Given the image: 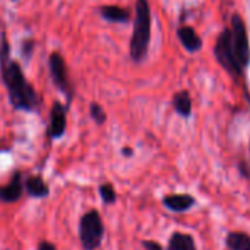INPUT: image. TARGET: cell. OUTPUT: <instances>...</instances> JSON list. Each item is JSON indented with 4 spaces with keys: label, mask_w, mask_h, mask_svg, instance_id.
Wrapping results in <instances>:
<instances>
[{
    "label": "cell",
    "mask_w": 250,
    "mask_h": 250,
    "mask_svg": "<svg viewBox=\"0 0 250 250\" xmlns=\"http://www.w3.org/2000/svg\"><path fill=\"white\" fill-rule=\"evenodd\" d=\"M122 154H123L126 158H129V157H132V155H133V149H132V148H129V146H125V148L122 149Z\"/></svg>",
    "instance_id": "obj_21"
},
{
    "label": "cell",
    "mask_w": 250,
    "mask_h": 250,
    "mask_svg": "<svg viewBox=\"0 0 250 250\" xmlns=\"http://www.w3.org/2000/svg\"><path fill=\"white\" fill-rule=\"evenodd\" d=\"M151 41V7L148 0H136L133 32L129 44L130 57L133 62H142L149 48Z\"/></svg>",
    "instance_id": "obj_2"
},
{
    "label": "cell",
    "mask_w": 250,
    "mask_h": 250,
    "mask_svg": "<svg viewBox=\"0 0 250 250\" xmlns=\"http://www.w3.org/2000/svg\"><path fill=\"white\" fill-rule=\"evenodd\" d=\"M34 48H35V41L32 38H25L22 41V47H21V51H22V56L29 60L34 54Z\"/></svg>",
    "instance_id": "obj_18"
},
{
    "label": "cell",
    "mask_w": 250,
    "mask_h": 250,
    "mask_svg": "<svg viewBox=\"0 0 250 250\" xmlns=\"http://www.w3.org/2000/svg\"><path fill=\"white\" fill-rule=\"evenodd\" d=\"M231 41L236 59L242 67H248L250 63V44L248 29L245 21L240 15H233L231 18Z\"/></svg>",
    "instance_id": "obj_5"
},
{
    "label": "cell",
    "mask_w": 250,
    "mask_h": 250,
    "mask_svg": "<svg viewBox=\"0 0 250 250\" xmlns=\"http://www.w3.org/2000/svg\"><path fill=\"white\" fill-rule=\"evenodd\" d=\"M37 250H57V249H56V246H54L53 243H50V242H47V240H42V242H40V243H38Z\"/></svg>",
    "instance_id": "obj_20"
},
{
    "label": "cell",
    "mask_w": 250,
    "mask_h": 250,
    "mask_svg": "<svg viewBox=\"0 0 250 250\" xmlns=\"http://www.w3.org/2000/svg\"><path fill=\"white\" fill-rule=\"evenodd\" d=\"M89 116H91V119L98 126H103L107 122V114H105L104 108L98 103H91V105H89Z\"/></svg>",
    "instance_id": "obj_17"
},
{
    "label": "cell",
    "mask_w": 250,
    "mask_h": 250,
    "mask_svg": "<svg viewBox=\"0 0 250 250\" xmlns=\"http://www.w3.org/2000/svg\"><path fill=\"white\" fill-rule=\"evenodd\" d=\"M177 35L180 42L183 44V47L188 51H199L202 47V40L201 37L196 34V31L190 26H182L177 29Z\"/></svg>",
    "instance_id": "obj_12"
},
{
    "label": "cell",
    "mask_w": 250,
    "mask_h": 250,
    "mask_svg": "<svg viewBox=\"0 0 250 250\" xmlns=\"http://www.w3.org/2000/svg\"><path fill=\"white\" fill-rule=\"evenodd\" d=\"M142 248H144V250H164L158 242H154V240H144Z\"/></svg>",
    "instance_id": "obj_19"
},
{
    "label": "cell",
    "mask_w": 250,
    "mask_h": 250,
    "mask_svg": "<svg viewBox=\"0 0 250 250\" xmlns=\"http://www.w3.org/2000/svg\"><path fill=\"white\" fill-rule=\"evenodd\" d=\"M67 107L63 105L60 101H54L50 108L48 117V127H47V138L51 141L60 139L67 127Z\"/></svg>",
    "instance_id": "obj_7"
},
{
    "label": "cell",
    "mask_w": 250,
    "mask_h": 250,
    "mask_svg": "<svg viewBox=\"0 0 250 250\" xmlns=\"http://www.w3.org/2000/svg\"><path fill=\"white\" fill-rule=\"evenodd\" d=\"M98 193H100V198H101L104 205H113L117 201V192H116V189H114V186L111 183L100 185Z\"/></svg>",
    "instance_id": "obj_16"
},
{
    "label": "cell",
    "mask_w": 250,
    "mask_h": 250,
    "mask_svg": "<svg viewBox=\"0 0 250 250\" xmlns=\"http://www.w3.org/2000/svg\"><path fill=\"white\" fill-rule=\"evenodd\" d=\"M23 189L25 193L29 198H35V199H44L50 195V188L48 185L44 182V179L41 176H28L23 180Z\"/></svg>",
    "instance_id": "obj_10"
},
{
    "label": "cell",
    "mask_w": 250,
    "mask_h": 250,
    "mask_svg": "<svg viewBox=\"0 0 250 250\" xmlns=\"http://www.w3.org/2000/svg\"><path fill=\"white\" fill-rule=\"evenodd\" d=\"M100 15L103 19L113 23H127L130 21V12L117 4H104L100 7Z\"/></svg>",
    "instance_id": "obj_11"
},
{
    "label": "cell",
    "mask_w": 250,
    "mask_h": 250,
    "mask_svg": "<svg viewBox=\"0 0 250 250\" xmlns=\"http://www.w3.org/2000/svg\"><path fill=\"white\" fill-rule=\"evenodd\" d=\"M196 201L193 196L186 195V193H177V195H167L163 198V205L176 214H182V212H188L189 209H192L195 207Z\"/></svg>",
    "instance_id": "obj_9"
},
{
    "label": "cell",
    "mask_w": 250,
    "mask_h": 250,
    "mask_svg": "<svg viewBox=\"0 0 250 250\" xmlns=\"http://www.w3.org/2000/svg\"><path fill=\"white\" fill-rule=\"evenodd\" d=\"M215 56L218 63L231 75L237 76L242 73L243 67L239 64L236 54H234V48H233V41H231V31L230 29H224L217 42H215Z\"/></svg>",
    "instance_id": "obj_6"
},
{
    "label": "cell",
    "mask_w": 250,
    "mask_h": 250,
    "mask_svg": "<svg viewBox=\"0 0 250 250\" xmlns=\"http://www.w3.org/2000/svg\"><path fill=\"white\" fill-rule=\"evenodd\" d=\"M104 223L97 209L86 211L79 220L78 236L83 250H97L101 248L104 239Z\"/></svg>",
    "instance_id": "obj_3"
},
{
    "label": "cell",
    "mask_w": 250,
    "mask_h": 250,
    "mask_svg": "<svg viewBox=\"0 0 250 250\" xmlns=\"http://www.w3.org/2000/svg\"><path fill=\"white\" fill-rule=\"evenodd\" d=\"M23 179L21 171H15L7 185L0 188V202L3 204H16L23 196Z\"/></svg>",
    "instance_id": "obj_8"
},
{
    "label": "cell",
    "mask_w": 250,
    "mask_h": 250,
    "mask_svg": "<svg viewBox=\"0 0 250 250\" xmlns=\"http://www.w3.org/2000/svg\"><path fill=\"white\" fill-rule=\"evenodd\" d=\"M173 107L182 117H189L192 114V98L188 91H180L173 97Z\"/></svg>",
    "instance_id": "obj_15"
},
{
    "label": "cell",
    "mask_w": 250,
    "mask_h": 250,
    "mask_svg": "<svg viewBox=\"0 0 250 250\" xmlns=\"http://www.w3.org/2000/svg\"><path fill=\"white\" fill-rule=\"evenodd\" d=\"M167 250H198L196 249V243L195 239L188 234V233H182V231H176L170 236Z\"/></svg>",
    "instance_id": "obj_13"
},
{
    "label": "cell",
    "mask_w": 250,
    "mask_h": 250,
    "mask_svg": "<svg viewBox=\"0 0 250 250\" xmlns=\"http://www.w3.org/2000/svg\"><path fill=\"white\" fill-rule=\"evenodd\" d=\"M13 1H15V0H13Z\"/></svg>",
    "instance_id": "obj_22"
},
{
    "label": "cell",
    "mask_w": 250,
    "mask_h": 250,
    "mask_svg": "<svg viewBox=\"0 0 250 250\" xmlns=\"http://www.w3.org/2000/svg\"><path fill=\"white\" fill-rule=\"evenodd\" d=\"M0 76L13 110L38 113L41 100L35 88L26 81L21 64L10 59V45L3 28L0 32Z\"/></svg>",
    "instance_id": "obj_1"
},
{
    "label": "cell",
    "mask_w": 250,
    "mask_h": 250,
    "mask_svg": "<svg viewBox=\"0 0 250 250\" xmlns=\"http://www.w3.org/2000/svg\"><path fill=\"white\" fill-rule=\"evenodd\" d=\"M227 250H250V236L242 231H231L226 237Z\"/></svg>",
    "instance_id": "obj_14"
},
{
    "label": "cell",
    "mask_w": 250,
    "mask_h": 250,
    "mask_svg": "<svg viewBox=\"0 0 250 250\" xmlns=\"http://www.w3.org/2000/svg\"><path fill=\"white\" fill-rule=\"evenodd\" d=\"M48 69H50V76L56 85V88L66 97V107L69 108L73 100V85L69 78L67 66L63 59V56L59 51H54L48 57Z\"/></svg>",
    "instance_id": "obj_4"
}]
</instances>
